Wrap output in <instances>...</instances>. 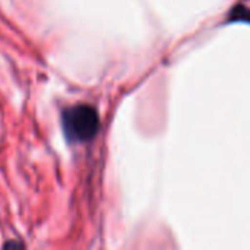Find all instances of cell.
Here are the masks:
<instances>
[{
    "label": "cell",
    "mask_w": 250,
    "mask_h": 250,
    "mask_svg": "<svg viewBox=\"0 0 250 250\" xmlns=\"http://www.w3.org/2000/svg\"><path fill=\"white\" fill-rule=\"evenodd\" d=\"M62 129L70 144L89 142L100 129L98 113L89 104L67 107L62 111Z\"/></svg>",
    "instance_id": "1"
},
{
    "label": "cell",
    "mask_w": 250,
    "mask_h": 250,
    "mask_svg": "<svg viewBox=\"0 0 250 250\" xmlns=\"http://www.w3.org/2000/svg\"><path fill=\"white\" fill-rule=\"evenodd\" d=\"M3 248H4V249H13V248L22 249V248H25V245H23V243H19V242H7V243L3 245Z\"/></svg>",
    "instance_id": "2"
}]
</instances>
